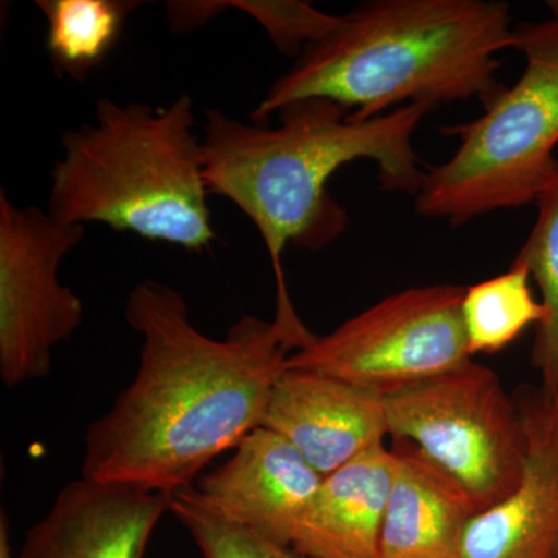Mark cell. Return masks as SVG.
<instances>
[{"mask_svg":"<svg viewBox=\"0 0 558 558\" xmlns=\"http://www.w3.org/2000/svg\"><path fill=\"white\" fill-rule=\"evenodd\" d=\"M124 318L142 337L137 373L87 428L81 476L171 497L260 427L293 348L252 315L211 339L182 293L154 279L131 290Z\"/></svg>","mask_w":558,"mask_h":558,"instance_id":"cell-1","label":"cell"},{"mask_svg":"<svg viewBox=\"0 0 558 558\" xmlns=\"http://www.w3.org/2000/svg\"><path fill=\"white\" fill-rule=\"evenodd\" d=\"M428 110L410 105L352 121L336 102L306 100L282 109L281 123L270 130L207 109L201 138L205 185L209 194L233 202L258 229L277 281L274 322L293 352L315 336L290 300L284 250L323 248L343 233L347 211L328 185L351 161L373 160L385 190L417 196L425 172L418 168L413 135Z\"/></svg>","mask_w":558,"mask_h":558,"instance_id":"cell-2","label":"cell"},{"mask_svg":"<svg viewBox=\"0 0 558 558\" xmlns=\"http://www.w3.org/2000/svg\"><path fill=\"white\" fill-rule=\"evenodd\" d=\"M509 47L515 28L506 2L374 0L307 47L252 117L263 121L306 100L336 102L352 121L410 105L480 100L487 108L506 89L498 54Z\"/></svg>","mask_w":558,"mask_h":558,"instance_id":"cell-3","label":"cell"},{"mask_svg":"<svg viewBox=\"0 0 558 558\" xmlns=\"http://www.w3.org/2000/svg\"><path fill=\"white\" fill-rule=\"evenodd\" d=\"M193 108L190 95L165 108L102 98L94 124L62 137L50 215L204 252L216 233Z\"/></svg>","mask_w":558,"mask_h":558,"instance_id":"cell-4","label":"cell"},{"mask_svg":"<svg viewBox=\"0 0 558 558\" xmlns=\"http://www.w3.org/2000/svg\"><path fill=\"white\" fill-rule=\"evenodd\" d=\"M523 75L483 116L447 128L459 138L449 160L425 172L416 196L425 218L462 226L505 208L535 204L558 172V22L521 24Z\"/></svg>","mask_w":558,"mask_h":558,"instance_id":"cell-5","label":"cell"},{"mask_svg":"<svg viewBox=\"0 0 558 558\" xmlns=\"http://www.w3.org/2000/svg\"><path fill=\"white\" fill-rule=\"evenodd\" d=\"M388 436L405 440L464 488L475 508L519 486L527 458L519 403L497 374L470 362L436 379L385 396Z\"/></svg>","mask_w":558,"mask_h":558,"instance_id":"cell-6","label":"cell"},{"mask_svg":"<svg viewBox=\"0 0 558 558\" xmlns=\"http://www.w3.org/2000/svg\"><path fill=\"white\" fill-rule=\"evenodd\" d=\"M465 288H413L389 295L292 352L288 368L314 371L380 396L473 362L462 322Z\"/></svg>","mask_w":558,"mask_h":558,"instance_id":"cell-7","label":"cell"},{"mask_svg":"<svg viewBox=\"0 0 558 558\" xmlns=\"http://www.w3.org/2000/svg\"><path fill=\"white\" fill-rule=\"evenodd\" d=\"M83 236L84 226L17 207L0 193V377L7 387L49 376L53 349L83 323V301L58 275Z\"/></svg>","mask_w":558,"mask_h":558,"instance_id":"cell-8","label":"cell"},{"mask_svg":"<svg viewBox=\"0 0 558 558\" xmlns=\"http://www.w3.org/2000/svg\"><path fill=\"white\" fill-rule=\"evenodd\" d=\"M323 476L271 429H253L218 469L202 476V501L234 523L292 546Z\"/></svg>","mask_w":558,"mask_h":558,"instance_id":"cell-9","label":"cell"},{"mask_svg":"<svg viewBox=\"0 0 558 558\" xmlns=\"http://www.w3.org/2000/svg\"><path fill=\"white\" fill-rule=\"evenodd\" d=\"M260 425L288 439L322 476L381 446L388 436L384 396L304 369L282 373Z\"/></svg>","mask_w":558,"mask_h":558,"instance_id":"cell-10","label":"cell"},{"mask_svg":"<svg viewBox=\"0 0 558 558\" xmlns=\"http://www.w3.org/2000/svg\"><path fill=\"white\" fill-rule=\"evenodd\" d=\"M527 458L519 486L472 517L453 558H556L558 554V399L542 391L519 403Z\"/></svg>","mask_w":558,"mask_h":558,"instance_id":"cell-11","label":"cell"},{"mask_svg":"<svg viewBox=\"0 0 558 558\" xmlns=\"http://www.w3.org/2000/svg\"><path fill=\"white\" fill-rule=\"evenodd\" d=\"M171 497L89 478L62 487L17 558H145Z\"/></svg>","mask_w":558,"mask_h":558,"instance_id":"cell-12","label":"cell"},{"mask_svg":"<svg viewBox=\"0 0 558 558\" xmlns=\"http://www.w3.org/2000/svg\"><path fill=\"white\" fill-rule=\"evenodd\" d=\"M395 464L381 444L323 476L292 548L307 558H380Z\"/></svg>","mask_w":558,"mask_h":558,"instance_id":"cell-13","label":"cell"},{"mask_svg":"<svg viewBox=\"0 0 558 558\" xmlns=\"http://www.w3.org/2000/svg\"><path fill=\"white\" fill-rule=\"evenodd\" d=\"M395 442L380 558H453L478 509L464 488L421 451L405 440Z\"/></svg>","mask_w":558,"mask_h":558,"instance_id":"cell-14","label":"cell"},{"mask_svg":"<svg viewBox=\"0 0 558 558\" xmlns=\"http://www.w3.org/2000/svg\"><path fill=\"white\" fill-rule=\"evenodd\" d=\"M49 22L51 61L58 72L83 81L119 43L124 22L140 2L130 0H38Z\"/></svg>","mask_w":558,"mask_h":558,"instance_id":"cell-15","label":"cell"},{"mask_svg":"<svg viewBox=\"0 0 558 558\" xmlns=\"http://www.w3.org/2000/svg\"><path fill=\"white\" fill-rule=\"evenodd\" d=\"M531 281L523 266L512 264L505 274L465 288L462 322L472 355L502 351L545 319V307Z\"/></svg>","mask_w":558,"mask_h":558,"instance_id":"cell-16","label":"cell"},{"mask_svg":"<svg viewBox=\"0 0 558 558\" xmlns=\"http://www.w3.org/2000/svg\"><path fill=\"white\" fill-rule=\"evenodd\" d=\"M537 220L513 264L523 266L537 284L545 319L537 326L532 366L542 377V395L558 399V172L539 193Z\"/></svg>","mask_w":558,"mask_h":558,"instance_id":"cell-17","label":"cell"},{"mask_svg":"<svg viewBox=\"0 0 558 558\" xmlns=\"http://www.w3.org/2000/svg\"><path fill=\"white\" fill-rule=\"evenodd\" d=\"M170 512L189 531L204 558H307L292 546L278 545L215 512L193 486L171 495Z\"/></svg>","mask_w":558,"mask_h":558,"instance_id":"cell-18","label":"cell"},{"mask_svg":"<svg viewBox=\"0 0 558 558\" xmlns=\"http://www.w3.org/2000/svg\"><path fill=\"white\" fill-rule=\"evenodd\" d=\"M230 9L247 13L270 36L281 53L293 57L322 43L339 27L341 17L296 0H236Z\"/></svg>","mask_w":558,"mask_h":558,"instance_id":"cell-19","label":"cell"},{"mask_svg":"<svg viewBox=\"0 0 558 558\" xmlns=\"http://www.w3.org/2000/svg\"><path fill=\"white\" fill-rule=\"evenodd\" d=\"M227 9H230L229 2H170L167 5L168 22L174 32H189Z\"/></svg>","mask_w":558,"mask_h":558,"instance_id":"cell-20","label":"cell"},{"mask_svg":"<svg viewBox=\"0 0 558 558\" xmlns=\"http://www.w3.org/2000/svg\"><path fill=\"white\" fill-rule=\"evenodd\" d=\"M0 558H17L11 549L10 521L5 512L0 515Z\"/></svg>","mask_w":558,"mask_h":558,"instance_id":"cell-21","label":"cell"},{"mask_svg":"<svg viewBox=\"0 0 558 558\" xmlns=\"http://www.w3.org/2000/svg\"><path fill=\"white\" fill-rule=\"evenodd\" d=\"M550 11H553V20L558 22V0H550L548 2Z\"/></svg>","mask_w":558,"mask_h":558,"instance_id":"cell-22","label":"cell"},{"mask_svg":"<svg viewBox=\"0 0 558 558\" xmlns=\"http://www.w3.org/2000/svg\"><path fill=\"white\" fill-rule=\"evenodd\" d=\"M556 558H558V554H557V557H556Z\"/></svg>","mask_w":558,"mask_h":558,"instance_id":"cell-23","label":"cell"}]
</instances>
